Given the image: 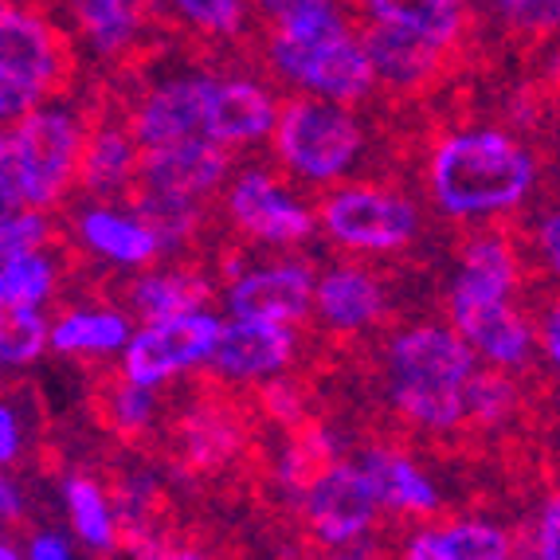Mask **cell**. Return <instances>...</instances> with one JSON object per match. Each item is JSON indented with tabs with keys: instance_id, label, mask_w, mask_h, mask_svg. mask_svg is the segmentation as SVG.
Instances as JSON below:
<instances>
[{
	"instance_id": "f907efd6",
	"label": "cell",
	"mask_w": 560,
	"mask_h": 560,
	"mask_svg": "<svg viewBox=\"0 0 560 560\" xmlns=\"http://www.w3.org/2000/svg\"><path fill=\"white\" fill-rule=\"evenodd\" d=\"M0 560H28V552L16 549L12 541H4V545H0Z\"/></svg>"
},
{
	"instance_id": "f6af8a7d",
	"label": "cell",
	"mask_w": 560,
	"mask_h": 560,
	"mask_svg": "<svg viewBox=\"0 0 560 560\" xmlns=\"http://www.w3.org/2000/svg\"><path fill=\"white\" fill-rule=\"evenodd\" d=\"M24 552H28V560H75V545H71V537L59 529L32 533Z\"/></svg>"
},
{
	"instance_id": "9c48e42d",
	"label": "cell",
	"mask_w": 560,
	"mask_h": 560,
	"mask_svg": "<svg viewBox=\"0 0 560 560\" xmlns=\"http://www.w3.org/2000/svg\"><path fill=\"white\" fill-rule=\"evenodd\" d=\"M228 224L259 247H302L318 232V212L267 168H243L224 188Z\"/></svg>"
},
{
	"instance_id": "1f68e13d",
	"label": "cell",
	"mask_w": 560,
	"mask_h": 560,
	"mask_svg": "<svg viewBox=\"0 0 560 560\" xmlns=\"http://www.w3.org/2000/svg\"><path fill=\"white\" fill-rule=\"evenodd\" d=\"M158 393L161 388H145V384L130 381V376H114L98 393V416L118 440H141L158 423Z\"/></svg>"
},
{
	"instance_id": "cb8c5ba5",
	"label": "cell",
	"mask_w": 560,
	"mask_h": 560,
	"mask_svg": "<svg viewBox=\"0 0 560 560\" xmlns=\"http://www.w3.org/2000/svg\"><path fill=\"white\" fill-rule=\"evenodd\" d=\"M133 337L130 310L121 306H71L51 322V353L71 361L121 357Z\"/></svg>"
},
{
	"instance_id": "d4e9b609",
	"label": "cell",
	"mask_w": 560,
	"mask_h": 560,
	"mask_svg": "<svg viewBox=\"0 0 560 560\" xmlns=\"http://www.w3.org/2000/svg\"><path fill=\"white\" fill-rule=\"evenodd\" d=\"M208 299H212V279L192 267H150V271H138V279L126 290L130 314L141 322L197 314L208 310Z\"/></svg>"
},
{
	"instance_id": "3957f363",
	"label": "cell",
	"mask_w": 560,
	"mask_h": 560,
	"mask_svg": "<svg viewBox=\"0 0 560 560\" xmlns=\"http://www.w3.org/2000/svg\"><path fill=\"white\" fill-rule=\"evenodd\" d=\"M86 126L67 106H36L9 121L0 138V197L4 208H56L79 185Z\"/></svg>"
},
{
	"instance_id": "603a6c76",
	"label": "cell",
	"mask_w": 560,
	"mask_h": 560,
	"mask_svg": "<svg viewBox=\"0 0 560 560\" xmlns=\"http://www.w3.org/2000/svg\"><path fill=\"white\" fill-rule=\"evenodd\" d=\"M361 39L376 67V79L388 91H420V86H428L431 79L440 75L443 59L451 51V47H440L431 44V39L416 36V32L376 24V20H369V28L361 32Z\"/></svg>"
},
{
	"instance_id": "f546056e",
	"label": "cell",
	"mask_w": 560,
	"mask_h": 560,
	"mask_svg": "<svg viewBox=\"0 0 560 560\" xmlns=\"http://www.w3.org/2000/svg\"><path fill=\"white\" fill-rule=\"evenodd\" d=\"M145 4L150 0H71L86 44L106 59L130 51L141 24H145Z\"/></svg>"
},
{
	"instance_id": "2e32d148",
	"label": "cell",
	"mask_w": 560,
	"mask_h": 560,
	"mask_svg": "<svg viewBox=\"0 0 560 560\" xmlns=\"http://www.w3.org/2000/svg\"><path fill=\"white\" fill-rule=\"evenodd\" d=\"M71 232H75V243L86 255L110 262L118 271H150L153 262L165 255L158 232L133 208L103 205V200L79 208Z\"/></svg>"
},
{
	"instance_id": "484cf974",
	"label": "cell",
	"mask_w": 560,
	"mask_h": 560,
	"mask_svg": "<svg viewBox=\"0 0 560 560\" xmlns=\"http://www.w3.org/2000/svg\"><path fill=\"white\" fill-rule=\"evenodd\" d=\"M59 498H63L67 525H71V533H75V541L83 549L114 552L126 545L118 502L94 475H67L63 486H59Z\"/></svg>"
},
{
	"instance_id": "ba28073f",
	"label": "cell",
	"mask_w": 560,
	"mask_h": 560,
	"mask_svg": "<svg viewBox=\"0 0 560 560\" xmlns=\"http://www.w3.org/2000/svg\"><path fill=\"white\" fill-rule=\"evenodd\" d=\"M224 318L212 310L180 314V318L141 322L133 329L130 346L121 353V376L145 384V388H168L180 376L212 364L220 346Z\"/></svg>"
},
{
	"instance_id": "8992f818",
	"label": "cell",
	"mask_w": 560,
	"mask_h": 560,
	"mask_svg": "<svg viewBox=\"0 0 560 560\" xmlns=\"http://www.w3.org/2000/svg\"><path fill=\"white\" fill-rule=\"evenodd\" d=\"M318 224L329 243L357 255H400L420 240V208L400 188L341 180L322 197Z\"/></svg>"
},
{
	"instance_id": "b9f144b4",
	"label": "cell",
	"mask_w": 560,
	"mask_h": 560,
	"mask_svg": "<svg viewBox=\"0 0 560 560\" xmlns=\"http://www.w3.org/2000/svg\"><path fill=\"white\" fill-rule=\"evenodd\" d=\"M533 252H537L545 271L560 282V208L537 220V228H533Z\"/></svg>"
},
{
	"instance_id": "7bdbcfd3",
	"label": "cell",
	"mask_w": 560,
	"mask_h": 560,
	"mask_svg": "<svg viewBox=\"0 0 560 560\" xmlns=\"http://www.w3.org/2000/svg\"><path fill=\"white\" fill-rule=\"evenodd\" d=\"M537 349H541L545 364L560 373V294H552L537 314Z\"/></svg>"
},
{
	"instance_id": "d6a6232c",
	"label": "cell",
	"mask_w": 560,
	"mask_h": 560,
	"mask_svg": "<svg viewBox=\"0 0 560 560\" xmlns=\"http://www.w3.org/2000/svg\"><path fill=\"white\" fill-rule=\"evenodd\" d=\"M44 353H51V318L44 310H4L0 326V361L9 373L28 369Z\"/></svg>"
},
{
	"instance_id": "4dcf8cb0",
	"label": "cell",
	"mask_w": 560,
	"mask_h": 560,
	"mask_svg": "<svg viewBox=\"0 0 560 560\" xmlns=\"http://www.w3.org/2000/svg\"><path fill=\"white\" fill-rule=\"evenodd\" d=\"M59 294V262L47 252L0 259V310H47Z\"/></svg>"
},
{
	"instance_id": "8d00e7d4",
	"label": "cell",
	"mask_w": 560,
	"mask_h": 560,
	"mask_svg": "<svg viewBox=\"0 0 560 560\" xmlns=\"http://www.w3.org/2000/svg\"><path fill=\"white\" fill-rule=\"evenodd\" d=\"M180 20H188L197 32L215 39L240 36L243 20H247V0H168Z\"/></svg>"
},
{
	"instance_id": "4fadbf2b",
	"label": "cell",
	"mask_w": 560,
	"mask_h": 560,
	"mask_svg": "<svg viewBox=\"0 0 560 560\" xmlns=\"http://www.w3.org/2000/svg\"><path fill=\"white\" fill-rule=\"evenodd\" d=\"M299 357V326H279V322L255 318H224L220 346H215L212 369L228 384H259L287 376V369Z\"/></svg>"
},
{
	"instance_id": "7c38bea8",
	"label": "cell",
	"mask_w": 560,
	"mask_h": 560,
	"mask_svg": "<svg viewBox=\"0 0 560 560\" xmlns=\"http://www.w3.org/2000/svg\"><path fill=\"white\" fill-rule=\"evenodd\" d=\"M447 318L490 369L522 373L541 353L537 322L514 299H447Z\"/></svg>"
},
{
	"instance_id": "8fae6325",
	"label": "cell",
	"mask_w": 560,
	"mask_h": 560,
	"mask_svg": "<svg viewBox=\"0 0 560 560\" xmlns=\"http://www.w3.org/2000/svg\"><path fill=\"white\" fill-rule=\"evenodd\" d=\"M314 294H318V275L302 259L252 262L224 279L228 318L302 326L314 318Z\"/></svg>"
},
{
	"instance_id": "7402d4cb",
	"label": "cell",
	"mask_w": 560,
	"mask_h": 560,
	"mask_svg": "<svg viewBox=\"0 0 560 560\" xmlns=\"http://www.w3.org/2000/svg\"><path fill=\"white\" fill-rule=\"evenodd\" d=\"M173 447H177L185 470L212 475V470H224L232 458H240V451L247 447V431H243L240 411L208 400L185 408V416L173 428Z\"/></svg>"
},
{
	"instance_id": "44dd1931",
	"label": "cell",
	"mask_w": 560,
	"mask_h": 560,
	"mask_svg": "<svg viewBox=\"0 0 560 560\" xmlns=\"http://www.w3.org/2000/svg\"><path fill=\"white\" fill-rule=\"evenodd\" d=\"M141 177V141L130 121H94L86 133L79 188L94 200L130 197Z\"/></svg>"
},
{
	"instance_id": "ffe728a7",
	"label": "cell",
	"mask_w": 560,
	"mask_h": 560,
	"mask_svg": "<svg viewBox=\"0 0 560 560\" xmlns=\"http://www.w3.org/2000/svg\"><path fill=\"white\" fill-rule=\"evenodd\" d=\"M522 290V255L517 243L498 228L467 235L458 247L447 299H514Z\"/></svg>"
},
{
	"instance_id": "ac0fdd59",
	"label": "cell",
	"mask_w": 560,
	"mask_h": 560,
	"mask_svg": "<svg viewBox=\"0 0 560 560\" xmlns=\"http://www.w3.org/2000/svg\"><path fill=\"white\" fill-rule=\"evenodd\" d=\"M279 98L255 79H224L212 75L208 86V138L220 145H255L262 138H275L279 126Z\"/></svg>"
},
{
	"instance_id": "60d3db41",
	"label": "cell",
	"mask_w": 560,
	"mask_h": 560,
	"mask_svg": "<svg viewBox=\"0 0 560 560\" xmlns=\"http://www.w3.org/2000/svg\"><path fill=\"white\" fill-rule=\"evenodd\" d=\"M400 560H455L447 529H443V525H416V529L404 537Z\"/></svg>"
},
{
	"instance_id": "9a60e30c",
	"label": "cell",
	"mask_w": 560,
	"mask_h": 560,
	"mask_svg": "<svg viewBox=\"0 0 560 560\" xmlns=\"http://www.w3.org/2000/svg\"><path fill=\"white\" fill-rule=\"evenodd\" d=\"M388 314V287L361 262H337L318 275L314 322L334 337H361Z\"/></svg>"
},
{
	"instance_id": "5b68a950",
	"label": "cell",
	"mask_w": 560,
	"mask_h": 560,
	"mask_svg": "<svg viewBox=\"0 0 560 560\" xmlns=\"http://www.w3.org/2000/svg\"><path fill=\"white\" fill-rule=\"evenodd\" d=\"M71 79V51L47 16L20 4L0 12V114L4 121L56 98Z\"/></svg>"
},
{
	"instance_id": "4316f807",
	"label": "cell",
	"mask_w": 560,
	"mask_h": 560,
	"mask_svg": "<svg viewBox=\"0 0 560 560\" xmlns=\"http://www.w3.org/2000/svg\"><path fill=\"white\" fill-rule=\"evenodd\" d=\"M364 12L376 24L416 32L440 47H455L467 28V0H364Z\"/></svg>"
},
{
	"instance_id": "6da1fadb",
	"label": "cell",
	"mask_w": 560,
	"mask_h": 560,
	"mask_svg": "<svg viewBox=\"0 0 560 560\" xmlns=\"http://www.w3.org/2000/svg\"><path fill=\"white\" fill-rule=\"evenodd\" d=\"M384 396L404 423L423 435H451L470 423L467 393L482 361L455 326L420 322L384 341Z\"/></svg>"
},
{
	"instance_id": "bcb514c9",
	"label": "cell",
	"mask_w": 560,
	"mask_h": 560,
	"mask_svg": "<svg viewBox=\"0 0 560 560\" xmlns=\"http://www.w3.org/2000/svg\"><path fill=\"white\" fill-rule=\"evenodd\" d=\"M0 517H4V525H16L28 517V494H24V482L12 470L0 478Z\"/></svg>"
},
{
	"instance_id": "f1b7e54d",
	"label": "cell",
	"mask_w": 560,
	"mask_h": 560,
	"mask_svg": "<svg viewBox=\"0 0 560 560\" xmlns=\"http://www.w3.org/2000/svg\"><path fill=\"white\" fill-rule=\"evenodd\" d=\"M130 208L158 232L165 255L185 252L188 243L197 240V232L205 228V200L180 197V192H165V188L133 185Z\"/></svg>"
},
{
	"instance_id": "d6986e66",
	"label": "cell",
	"mask_w": 560,
	"mask_h": 560,
	"mask_svg": "<svg viewBox=\"0 0 560 560\" xmlns=\"http://www.w3.org/2000/svg\"><path fill=\"white\" fill-rule=\"evenodd\" d=\"M357 463H361L369 482H373L384 514L411 517V522H431L443 510V490L408 451L388 447V443H373V447H364L357 455Z\"/></svg>"
},
{
	"instance_id": "c3c4849f",
	"label": "cell",
	"mask_w": 560,
	"mask_h": 560,
	"mask_svg": "<svg viewBox=\"0 0 560 560\" xmlns=\"http://www.w3.org/2000/svg\"><path fill=\"white\" fill-rule=\"evenodd\" d=\"M138 560H208L200 549H192V545H165L161 537H153L145 549L133 552Z\"/></svg>"
},
{
	"instance_id": "836d02e7",
	"label": "cell",
	"mask_w": 560,
	"mask_h": 560,
	"mask_svg": "<svg viewBox=\"0 0 560 560\" xmlns=\"http://www.w3.org/2000/svg\"><path fill=\"white\" fill-rule=\"evenodd\" d=\"M517 404H522V393H517L514 373L482 364V369L475 373V381H470V393H467L470 423H475V428L494 431V428H502V423L514 420Z\"/></svg>"
},
{
	"instance_id": "83f0119b",
	"label": "cell",
	"mask_w": 560,
	"mask_h": 560,
	"mask_svg": "<svg viewBox=\"0 0 560 560\" xmlns=\"http://www.w3.org/2000/svg\"><path fill=\"white\" fill-rule=\"evenodd\" d=\"M287 435L290 440L282 443L279 458H275V486H279L290 502H302V494L318 482L322 470L334 467L337 458L346 455H341V440L329 428L306 423V428L287 431Z\"/></svg>"
},
{
	"instance_id": "52a82bcc",
	"label": "cell",
	"mask_w": 560,
	"mask_h": 560,
	"mask_svg": "<svg viewBox=\"0 0 560 560\" xmlns=\"http://www.w3.org/2000/svg\"><path fill=\"white\" fill-rule=\"evenodd\" d=\"M267 59H271L275 75L299 86L302 94H318V98L341 106L364 103L381 83L373 59L364 51V39L349 28L326 39H310V44H290V39L271 36Z\"/></svg>"
},
{
	"instance_id": "e575fe53",
	"label": "cell",
	"mask_w": 560,
	"mask_h": 560,
	"mask_svg": "<svg viewBox=\"0 0 560 560\" xmlns=\"http://www.w3.org/2000/svg\"><path fill=\"white\" fill-rule=\"evenodd\" d=\"M443 529L455 560H517V541L510 529L490 517H455Z\"/></svg>"
},
{
	"instance_id": "5bb4252c",
	"label": "cell",
	"mask_w": 560,
	"mask_h": 560,
	"mask_svg": "<svg viewBox=\"0 0 560 560\" xmlns=\"http://www.w3.org/2000/svg\"><path fill=\"white\" fill-rule=\"evenodd\" d=\"M208 86L212 75H168L141 94L130 114L141 150H158L185 138H208Z\"/></svg>"
},
{
	"instance_id": "ee69618b",
	"label": "cell",
	"mask_w": 560,
	"mask_h": 560,
	"mask_svg": "<svg viewBox=\"0 0 560 560\" xmlns=\"http://www.w3.org/2000/svg\"><path fill=\"white\" fill-rule=\"evenodd\" d=\"M24 455V420H20L16 404H0V463L4 470L16 467V458Z\"/></svg>"
},
{
	"instance_id": "7dc6e473",
	"label": "cell",
	"mask_w": 560,
	"mask_h": 560,
	"mask_svg": "<svg viewBox=\"0 0 560 560\" xmlns=\"http://www.w3.org/2000/svg\"><path fill=\"white\" fill-rule=\"evenodd\" d=\"M322 560H384V545L376 533H364V537H357V541L322 549Z\"/></svg>"
},
{
	"instance_id": "277c9868",
	"label": "cell",
	"mask_w": 560,
	"mask_h": 560,
	"mask_svg": "<svg viewBox=\"0 0 560 560\" xmlns=\"http://www.w3.org/2000/svg\"><path fill=\"white\" fill-rule=\"evenodd\" d=\"M364 153V126L341 103L299 94L282 103L275 126V158L290 177L314 188H334L353 173Z\"/></svg>"
},
{
	"instance_id": "ab89813d",
	"label": "cell",
	"mask_w": 560,
	"mask_h": 560,
	"mask_svg": "<svg viewBox=\"0 0 560 560\" xmlns=\"http://www.w3.org/2000/svg\"><path fill=\"white\" fill-rule=\"evenodd\" d=\"M498 12H502L517 32H552L560 24V0H498Z\"/></svg>"
},
{
	"instance_id": "e0dca14e",
	"label": "cell",
	"mask_w": 560,
	"mask_h": 560,
	"mask_svg": "<svg viewBox=\"0 0 560 560\" xmlns=\"http://www.w3.org/2000/svg\"><path fill=\"white\" fill-rule=\"evenodd\" d=\"M228 180H232V158H228V145L212 138H185L173 145H158V150H141L138 185L208 200Z\"/></svg>"
},
{
	"instance_id": "74e56055",
	"label": "cell",
	"mask_w": 560,
	"mask_h": 560,
	"mask_svg": "<svg viewBox=\"0 0 560 560\" xmlns=\"http://www.w3.org/2000/svg\"><path fill=\"white\" fill-rule=\"evenodd\" d=\"M259 408L267 420L279 423V428H287V431H299L310 423L306 388L294 384L290 376H275V381L259 384Z\"/></svg>"
},
{
	"instance_id": "d590c367",
	"label": "cell",
	"mask_w": 560,
	"mask_h": 560,
	"mask_svg": "<svg viewBox=\"0 0 560 560\" xmlns=\"http://www.w3.org/2000/svg\"><path fill=\"white\" fill-rule=\"evenodd\" d=\"M51 235L56 232H51V220H47L44 208H4V220H0V259L47 252Z\"/></svg>"
},
{
	"instance_id": "30bf717a",
	"label": "cell",
	"mask_w": 560,
	"mask_h": 560,
	"mask_svg": "<svg viewBox=\"0 0 560 560\" xmlns=\"http://www.w3.org/2000/svg\"><path fill=\"white\" fill-rule=\"evenodd\" d=\"M299 514L306 533L314 537V545L334 549V545L357 541L364 533H376L384 505L361 463L357 458H337L334 467L322 470L318 482L302 494Z\"/></svg>"
},
{
	"instance_id": "7a4b0ae2",
	"label": "cell",
	"mask_w": 560,
	"mask_h": 560,
	"mask_svg": "<svg viewBox=\"0 0 560 560\" xmlns=\"http://www.w3.org/2000/svg\"><path fill=\"white\" fill-rule=\"evenodd\" d=\"M537 158L505 130L443 133L428 153V197L447 220H502L529 200Z\"/></svg>"
},
{
	"instance_id": "681fc988",
	"label": "cell",
	"mask_w": 560,
	"mask_h": 560,
	"mask_svg": "<svg viewBox=\"0 0 560 560\" xmlns=\"http://www.w3.org/2000/svg\"><path fill=\"white\" fill-rule=\"evenodd\" d=\"M306 4H314V0H255V9H259V16L267 20V24H279V20L302 12Z\"/></svg>"
},
{
	"instance_id": "f35d334b",
	"label": "cell",
	"mask_w": 560,
	"mask_h": 560,
	"mask_svg": "<svg viewBox=\"0 0 560 560\" xmlns=\"http://www.w3.org/2000/svg\"><path fill=\"white\" fill-rule=\"evenodd\" d=\"M517 560H560V490L537 505L529 537L517 545Z\"/></svg>"
}]
</instances>
